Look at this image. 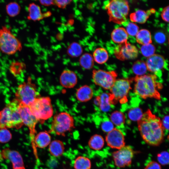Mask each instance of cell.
<instances>
[{"mask_svg": "<svg viewBox=\"0 0 169 169\" xmlns=\"http://www.w3.org/2000/svg\"><path fill=\"white\" fill-rule=\"evenodd\" d=\"M136 39L138 43L142 45L151 44L152 42L150 32L145 29L138 31L136 35Z\"/></svg>", "mask_w": 169, "mask_h": 169, "instance_id": "25", "label": "cell"}, {"mask_svg": "<svg viewBox=\"0 0 169 169\" xmlns=\"http://www.w3.org/2000/svg\"><path fill=\"white\" fill-rule=\"evenodd\" d=\"M132 70L136 76L145 75L147 70L146 62L141 60L135 61L132 66Z\"/></svg>", "mask_w": 169, "mask_h": 169, "instance_id": "29", "label": "cell"}, {"mask_svg": "<svg viewBox=\"0 0 169 169\" xmlns=\"http://www.w3.org/2000/svg\"><path fill=\"white\" fill-rule=\"evenodd\" d=\"M104 145V140L100 135L95 134L92 136L88 142V145L91 149L94 150H101Z\"/></svg>", "mask_w": 169, "mask_h": 169, "instance_id": "26", "label": "cell"}, {"mask_svg": "<svg viewBox=\"0 0 169 169\" xmlns=\"http://www.w3.org/2000/svg\"><path fill=\"white\" fill-rule=\"evenodd\" d=\"M169 6L168 5L163 9L161 13L162 19L168 23L169 22Z\"/></svg>", "mask_w": 169, "mask_h": 169, "instance_id": "43", "label": "cell"}, {"mask_svg": "<svg viewBox=\"0 0 169 169\" xmlns=\"http://www.w3.org/2000/svg\"><path fill=\"white\" fill-rule=\"evenodd\" d=\"M93 92L89 86L85 85L77 89L76 96L77 100L81 102H86L90 100L93 97Z\"/></svg>", "mask_w": 169, "mask_h": 169, "instance_id": "20", "label": "cell"}, {"mask_svg": "<svg viewBox=\"0 0 169 169\" xmlns=\"http://www.w3.org/2000/svg\"><path fill=\"white\" fill-rule=\"evenodd\" d=\"M110 120L115 125L120 126L123 125L125 122V116L122 112L115 111L110 116Z\"/></svg>", "mask_w": 169, "mask_h": 169, "instance_id": "31", "label": "cell"}, {"mask_svg": "<svg viewBox=\"0 0 169 169\" xmlns=\"http://www.w3.org/2000/svg\"><path fill=\"white\" fill-rule=\"evenodd\" d=\"M114 54L118 59L124 61L136 58L138 51L135 45L126 42L116 46L114 49Z\"/></svg>", "mask_w": 169, "mask_h": 169, "instance_id": "12", "label": "cell"}, {"mask_svg": "<svg viewBox=\"0 0 169 169\" xmlns=\"http://www.w3.org/2000/svg\"><path fill=\"white\" fill-rule=\"evenodd\" d=\"M25 68L24 63L18 61H14L11 63L9 70L13 74H18L21 73Z\"/></svg>", "mask_w": 169, "mask_h": 169, "instance_id": "34", "label": "cell"}, {"mask_svg": "<svg viewBox=\"0 0 169 169\" xmlns=\"http://www.w3.org/2000/svg\"><path fill=\"white\" fill-rule=\"evenodd\" d=\"M51 141V136L46 131L40 132L34 138V143L36 148H45L49 146Z\"/></svg>", "mask_w": 169, "mask_h": 169, "instance_id": "21", "label": "cell"}, {"mask_svg": "<svg viewBox=\"0 0 169 169\" xmlns=\"http://www.w3.org/2000/svg\"><path fill=\"white\" fill-rule=\"evenodd\" d=\"M12 135L7 128L0 129V142L5 143L11 139Z\"/></svg>", "mask_w": 169, "mask_h": 169, "instance_id": "36", "label": "cell"}, {"mask_svg": "<svg viewBox=\"0 0 169 169\" xmlns=\"http://www.w3.org/2000/svg\"><path fill=\"white\" fill-rule=\"evenodd\" d=\"M143 114L142 109L139 107L132 108L128 113V118L131 120L138 121L141 118Z\"/></svg>", "mask_w": 169, "mask_h": 169, "instance_id": "33", "label": "cell"}, {"mask_svg": "<svg viewBox=\"0 0 169 169\" xmlns=\"http://www.w3.org/2000/svg\"><path fill=\"white\" fill-rule=\"evenodd\" d=\"M154 38L156 42L160 44L164 43L166 40L165 34L161 32L156 33L155 35Z\"/></svg>", "mask_w": 169, "mask_h": 169, "instance_id": "40", "label": "cell"}, {"mask_svg": "<svg viewBox=\"0 0 169 169\" xmlns=\"http://www.w3.org/2000/svg\"><path fill=\"white\" fill-rule=\"evenodd\" d=\"M94 62L92 55L88 53L82 54L79 59L80 66L85 69H89L92 68L94 65Z\"/></svg>", "mask_w": 169, "mask_h": 169, "instance_id": "28", "label": "cell"}, {"mask_svg": "<svg viewBox=\"0 0 169 169\" xmlns=\"http://www.w3.org/2000/svg\"><path fill=\"white\" fill-rule=\"evenodd\" d=\"M6 11L7 14L11 17H14L18 15L21 11V7L16 2H11L6 6Z\"/></svg>", "mask_w": 169, "mask_h": 169, "instance_id": "30", "label": "cell"}, {"mask_svg": "<svg viewBox=\"0 0 169 169\" xmlns=\"http://www.w3.org/2000/svg\"><path fill=\"white\" fill-rule=\"evenodd\" d=\"M141 135L147 144L153 146L159 145L163 140L164 132L160 118L153 114L150 109L143 113L137 121Z\"/></svg>", "mask_w": 169, "mask_h": 169, "instance_id": "1", "label": "cell"}, {"mask_svg": "<svg viewBox=\"0 0 169 169\" xmlns=\"http://www.w3.org/2000/svg\"><path fill=\"white\" fill-rule=\"evenodd\" d=\"M49 150L52 156L55 157H59L64 152V146L61 141L54 140L51 141L49 145Z\"/></svg>", "mask_w": 169, "mask_h": 169, "instance_id": "23", "label": "cell"}, {"mask_svg": "<svg viewBox=\"0 0 169 169\" xmlns=\"http://www.w3.org/2000/svg\"><path fill=\"white\" fill-rule=\"evenodd\" d=\"M40 3L42 5L48 6L54 3V0H39Z\"/></svg>", "mask_w": 169, "mask_h": 169, "instance_id": "45", "label": "cell"}, {"mask_svg": "<svg viewBox=\"0 0 169 169\" xmlns=\"http://www.w3.org/2000/svg\"><path fill=\"white\" fill-rule=\"evenodd\" d=\"M107 145L111 148L119 149L125 146V137L120 130L114 128L105 137Z\"/></svg>", "mask_w": 169, "mask_h": 169, "instance_id": "14", "label": "cell"}, {"mask_svg": "<svg viewBox=\"0 0 169 169\" xmlns=\"http://www.w3.org/2000/svg\"><path fill=\"white\" fill-rule=\"evenodd\" d=\"M134 80L135 82L134 91L136 95L144 99L150 98L161 99L159 90L162 89V85L158 82L155 74L136 76Z\"/></svg>", "mask_w": 169, "mask_h": 169, "instance_id": "2", "label": "cell"}, {"mask_svg": "<svg viewBox=\"0 0 169 169\" xmlns=\"http://www.w3.org/2000/svg\"><path fill=\"white\" fill-rule=\"evenodd\" d=\"M162 128L164 130L168 131L169 130V115L165 116L161 120Z\"/></svg>", "mask_w": 169, "mask_h": 169, "instance_id": "44", "label": "cell"}, {"mask_svg": "<svg viewBox=\"0 0 169 169\" xmlns=\"http://www.w3.org/2000/svg\"><path fill=\"white\" fill-rule=\"evenodd\" d=\"M134 78L116 79L110 90V99L112 105L119 102L124 104L127 101V96L131 89V85Z\"/></svg>", "mask_w": 169, "mask_h": 169, "instance_id": "5", "label": "cell"}, {"mask_svg": "<svg viewBox=\"0 0 169 169\" xmlns=\"http://www.w3.org/2000/svg\"><path fill=\"white\" fill-rule=\"evenodd\" d=\"M74 126L73 117L66 112L55 115L51 123V132L59 136H64L66 133L71 131Z\"/></svg>", "mask_w": 169, "mask_h": 169, "instance_id": "8", "label": "cell"}, {"mask_svg": "<svg viewBox=\"0 0 169 169\" xmlns=\"http://www.w3.org/2000/svg\"><path fill=\"white\" fill-rule=\"evenodd\" d=\"M114 124L108 119L104 120L101 124V128L102 130L106 133H108L114 128Z\"/></svg>", "mask_w": 169, "mask_h": 169, "instance_id": "39", "label": "cell"}, {"mask_svg": "<svg viewBox=\"0 0 169 169\" xmlns=\"http://www.w3.org/2000/svg\"><path fill=\"white\" fill-rule=\"evenodd\" d=\"M27 18L33 21H38L45 18V13L42 12L40 7L34 3H30L28 8Z\"/></svg>", "mask_w": 169, "mask_h": 169, "instance_id": "19", "label": "cell"}, {"mask_svg": "<svg viewBox=\"0 0 169 169\" xmlns=\"http://www.w3.org/2000/svg\"><path fill=\"white\" fill-rule=\"evenodd\" d=\"M22 45L21 41L7 26L0 28V51L8 55L21 51Z\"/></svg>", "mask_w": 169, "mask_h": 169, "instance_id": "4", "label": "cell"}, {"mask_svg": "<svg viewBox=\"0 0 169 169\" xmlns=\"http://www.w3.org/2000/svg\"></svg>", "mask_w": 169, "mask_h": 169, "instance_id": "47", "label": "cell"}, {"mask_svg": "<svg viewBox=\"0 0 169 169\" xmlns=\"http://www.w3.org/2000/svg\"><path fill=\"white\" fill-rule=\"evenodd\" d=\"M125 30L128 35L135 36L139 31V27L134 23L129 22L126 26Z\"/></svg>", "mask_w": 169, "mask_h": 169, "instance_id": "37", "label": "cell"}, {"mask_svg": "<svg viewBox=\"0 0 169 169\" xmlns=\"http://www.w3.org/2000/svg\"><path fill=\"white\" fill-rule=\"evenodd\" d=\"M117 74L115 71L95 69L92 77L94 83L105 90H110L115 81Z\"/></svg>", "mask_w": 169, "mask_h": 169, "instance_id": "10", "label": "cell"}, {"mask_svg": "<svg viewBox=\"0 0 169 169\" xmlns=\"http://www.w3.org/2000/svg\"><path fill=\"white\" fill-rule=\"evenodd\" d=\"M111 36L114 42L120 44L127 42L128 35L125 28L120 27L114 29L111 33Z\"/></svg>", "mask_w": 169, "mask_h": 169, "instance_id": "22", "label": "cell"}, {"mask_svg": "<svg viewBox=\"0 0 169 169\" xmlns=\"http://www.w3.org/2000/svg\"><path fill=\"white\" fill-rule=\"evenodd\" d=\"M145 169H161L160 165L156 161H152L146 166Z\"/></svg>", "mask_w": 169, "mask_h": 169, "instance_id": "42", "label": "cell"}, {"mask_svg": "<svg viewBox=\"0 0 169 169\" xmlns=\"http://www.w3.org/2000/svg\"><path fill=\"white\" fill-rule=\"evenodd\" d=\"M91 166L90 160L84 156H79L75 159L74 161V169H90Z\"/></svg>", "mask_w": 169, "mask_h": 169, "instance_id": "27", "label": "cell"}, {"mask_svg": "<svg viewBox=\"0 0 169 169\" xmlns=\"http://www.w3.org/2000/svg\"><path fill=\"white\" fill-rule=\"evenodd\" d=\"M83 52L81 45L78 43H72L69 46L67 50L68 55L72 57H77L80 56Z\"/></svg>", "mask_w": 169, "mask_h": 169, "instance_id": "32", "label": "cell"}, {"mask_svg": "<svg viewBox=\"0 0 169 169\" xmlns=\"http://www.w3.org/2000/svg\"><path fill=\"white\" fill-rule=\"evenodd\" d=\"M157 159L160 164L166 165L169 163V153L166 151H163L157 155Z\"/></svg>", "mask_w": 169, "mask_h": 169, "instance_id": "38", "label": "cell"}, {"mask_svg": "<svg viewBox=\"0 0 169 169\" xmlns=\"http://www.w3.org/2000/svg\"><path fill=\"white\" fill-rule=\"evenodd\" d=\"M61 85L66 88L74 87L77 82V77L76 74L73 71L66 69L61 73L59 78Z\"/></svg>", "mask_w": 169, "mask_h": 169, "instance_id": "16", "label": "cell"}, {"mask_svg": "<svg viewBox=\"0 0 169 169\" xmlns=\"http://www.w3.org/2000/svg\"><path fill=\"white\" fill-rule=\"evenodd\" d=\"M147 70L157 76L161 73L165 68L166 62L164 57L160 55L154 54L147 58L146 62Z\"/></svg>", "mask_w": 169, "mask_h": 169, "instance_id": "13", "label": "cell"}, {"mask_svg": "<svg viewBox=\"0 0 169 169\" xmlns=\"http://www.w3.org/2000/svg\"><path fill=\"white\" fill-rule=\"evenodd\" d=\"M94 61L100 64L105 63L109 58L107 50L103 48H98L94 51L92 55Z\"/></svg>", "mask_w": 169, "mask_h": 169, "instance_id": "24", "label": "cell"}, {"mask_svg": "<svg viewBox=\"0 0 169 169\" xmlns=\"http://www.w3.org/2000/svg\"><path fill=\"white\" fill-rule=\"evenodd\" d=\"M19 109L23 124L29 128L32 145L35 155L37 157V153L34 140L36 133L35 127L39 120L32 113L28 106L19 104Z\"/></svg>", "mask_w": 169, "mask_h": 169, "instance_id": "9", "label": "cell"}, {"mask_svg": "<svg viewBox=\"0 0 169 169\" xmlns=\"http://www.w3.org/2000/svg\"><path fill=\"white\" fill-rule=\"evenodd\" d=\"M1 153L3 159H8L11 162L13 169H25L22 157L18 152L5 148Z\"/></svg>", "mask_w": 169, "mask_h": 169, "instance_id": "15", "label": "cell"}, {"mask_svg": "<svg viewBox=\"0 0 169 169\" xmlns=\"http://www.w3.org/2000/svg\"><path fill=\"white\" fill-rule=\"evenodd\" d=\"M134 156V151L129 146L123 147L114 152L112 156L115 165L122 168L130 165Z\"/></svg>", "mask_w": 169, "mask_h": 169, "instance_id": "11", "label": "cell"}, {"mask_svg": "<svg viewBox=\"0 0 169 169\" xmlns=\"http://www.w3.org/2000/svg\"><path fill=\"white\" fill-rule=\"evenodd\" d=\"M110 96V93L104 92L95 98L94 103L101 111L107 112L110 110L112 105Z\"/></svg>", "mask_w": 169, "mask_h": 169, "instance_id": "17", "label": "cell"}, {"mask_svg": "<svg viewBox=\"0 0 169 169\" xmlns=\"http://www.w3.org/2000/svg\"><path fill=\"white\" fill-rule=\"evenodd\" d=\"M155 12V10L154 8L146 11L138 9L130 14V19L132 22L144 23H146L150 16Z\"/></svg>", "mask_w": 169, "mask_h": 169, "instance_id": "18", "label": "cell"}, {"mask_svg": "<svg viewBox=\"0 0 169 169\" xmlns=\"http://www.w3.org/2000/svg\"><path fill=\"white\" fill-rule=\"evenodd\" d=\"M3 158L1 155V152H0V161H1L3 160Z\"/></svg>", "mask_w": 169, "mask_h": 169, "instance_id": "46", "label": "cell"}, {"mask_svg": "<svg viewBox=\"0 0 169 169\" xmlns=\"http://www.w3.org/2000/svg\"><path fill=\"white\" fill-rule=\"evenodd\" d=\"M71 2V0H56L54 1V3L59 8H64Z\"/></svg>", "mask_w": 169, "mask_h": 169, "instance_id": "41", "label": "cell"}, {"mask_svg": "<svg viewBox=\"0 0 169 169\" xmlns=\"http://www.w3.org/2000/svg\"><path fill=\"white\" fill-rule=\"evenodd\" d=\"M155 50V47L151 44L142 45L141 48L142 54L147 58L150 57L154 54Z\"/></svg>", "mask_w": 169, "mask_h": 169, "instance_id": "35", "label": "cell"}, {"mask_svg": "<svg viewBox=\"0 0 169 169\" xmlns=\"http://www.w3.org/2000/svg\"><path fill=\"white\" fill-rule=\"evenodd\" d=\"M109 16V21L118 24H123L126 20L129 11L127 1L112 0L105 5Z\"/></svg>", "mask_w": 169, "mask_h": 169, "instance_id": "3", "label": "cell"}, {"mask_svg": "<svg viewBox=\"0 0 169 169\" xmlns=\"http://www.w3.org/2000/svg\"><path fill=\"white\" fill-rule=\"evenodd\" d=\"M28 107L39 121L44 122L51 118L53 114L51 100L49 97L37 98Z\"/></svg>", "mask_w": 169, "mask_h": 169, "instance_id": "7", "label": "cell"}, {"mask_svg": "<svg viewBox=\"0 0 169 169\" xmlns=\"http://www.w3.org/2000/svg\"><path fill=\"white\" fill-rule=\"evenodd\" d=\"M38 96L36 86L29 77L26 81L18 86L14 99L19 104L29 106Z\"/></svg>", "mask_w": 169, "mask_h": 169, "instance_id": "6", "label": "cell"}]
</instances>
